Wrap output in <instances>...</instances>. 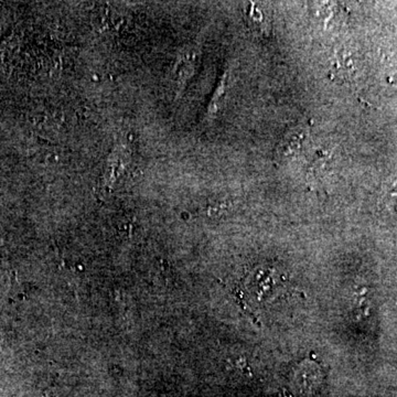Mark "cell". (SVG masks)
<instances>
[{
    "instance_id": "3",
    "label": "cell",
    "mask_w": 397,
    "mask_h": 397,
    "mask_svg": "<svg viewBox=\"0 0 397 397\" xmlns=\"http://www.w3.org/2000/svg\"><path fill=\"white\" fill-rule=\"evenodd\" d=\"M352 68H354V66H352L351 60L349 59L346 54H340V56H338L336 66H334L336 73L340 74L339 76L349 78Z\"/></svg>"
},
{
    "instance_id": "2",
    "label": "cell",
    "mask_w": 397,
    "mask_h": 397,
    "mask_svg": "<svg viewBox=\"0 0 397 397\" xmlns=\"http://www.w3.org/2000/svg\"><path fill=\"white\" fill-rule=\"evenodd\" d=\"M302 139H304V134L302 133H290L289 136L284 138L282 143L278 145L276 157L280 161H284L289 158V157L294 156L296 154V151L300 148Z\"/></svg>"
},
{
    "instance_id": "1",
    "label": "cell",
    "mask_w": 397,
    "mask_h": 397,
    "mask_svg": "<svg viewBox=\"0 0 397 397\" xmlns=\"http://www.w3.org/2000/svg\"><path fill=\"white\" fill-rule=\"evenodd\" d=\"M247 15V21L252 29L259 32L263 36H269L272 30L271 19L263 13L261 8L257 7L255 4H249V11Z\"/></svg>"
}]
</instances>
